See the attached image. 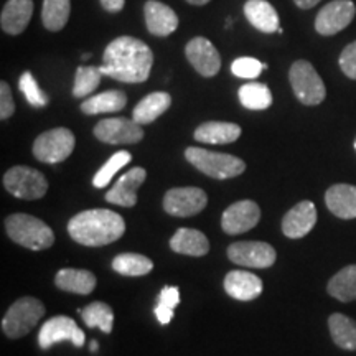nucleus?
<instances>
[{
	"instance_id": "f257e3e1",
	"label": "nucleus",
	"mask_w": 356,
	"mask_h": 356,
	"mask_svg": "<svg viewBox=\"0 0 356 356\" xmlns=\"http://www.w3.org/2000/svg\"><path fill=\"white\" fill-rule=\"evenodd\" d=\"M154 65V53L147 43L134 37H119L106 47L101 73L121 83H144Z\"/></svg>"
},
{
	"instance_id": "f03ea898",
	"label": "nucleus",
	"mask_w": 356,
	"mask_h": 356,
	"mask_svg": "<svg viewBox=\"0 0 356 356\" xmlns=\"http://www.w3.org/2000/svg\"><path fill=\"white\" fill-rule=\"evenodd\" d=\"M68 233L73 241L83 246H108L126 233V222L118 213L97 208V210L81 211L71 218Z\"/></svg>"
},
{
	"instance_id": "7ed1b4c3",
	"label": "nucleus",
	"mask_w": 356,
	"mask_h": 356,
	"mask_svg": "<svg viewBox=\"0 0 356 356\" xmlns=\"http://www.w3.org/2000/svg\"><path fill=\"white\" fill-rule=\"evenodd\" d=\"M7 234L12 241L32 251H43L53 246L55 234L47 222L25 213L10 215L6 221Z\"/></svg>"
},
{
	"instance_id": "20e7f679",
	"label": "nucleus",
	"mask_w": 356,
	"mask_h": 356,
	"mask_svg": "<svg viewBox=\"0 0 356 356\" xmlns=\"http://www.w3.org/2000/svg\"><path fill=\"white\" fill-rule=\"evenodd\" d=\"M185 159L204 175L218 178V180L234 178L246 170V163L239 157L229 154L211 152V150L200 149V147H188L185 150Z\"/></svg>"
},
{
	"instance_id": "39448f33",
	"label": "nucleus",
	"mask_w": 356,
	"mask_h": 356,
	"mask_svg": "<svg viewBox=\"0 0 356 356\" xmlns=\"http://www.w3.org/2000/svg\"><path fill=\"white\" fill-rule=\"evenodd\" d=\"M44 315V305L35 297H22L7 310L2 320V330L8 338L17 340L29 335Z\"/></svg>"
},
{
	"instance_id": "423d86ee",
	"label": "nucleus",
	"mask_w": 356,
	"mask_h": 356,
	"mask_svg": "<svg viewBox=\"0 0 356 356\" xmlns=\"http://www.w3.org/2000/svg\"><path fill=\"white\" fill-rule=\"evenodd\" d=\"M289 81H291L293 95L302 104L318 106L320 102L325 101L327 88H325L323 79L320 78L317 70L309 61H296L289 71Z\"/></svg>"
},
{
	"instance_id": "0eeeda50",
	"label": "nucleus",
	"mask_w": 356,
	"mask_h": 356,
	"mask_svg": "<svg viewBox=\"0 0 356 356\" xmlns=\"http://www.w3.org/2000/svg\"><path fill=\"white\" fill-rule=\"evenodd\" d=\"M74 134L66 127H56L51 131L40 134L37 140L33 142V155L40 162L44 163H58L63 162L73 154Z\"/></svg>"
},
{
	"instance_id": "6e6552de",
	"label": "nucleus",
	"mask_w": 356,
	"mask_h": 356,
	"mask_svg": "<svg viewBox=\"0 0 356 356\" xmlns=\"http://www.w3.org/2000/svg\"><path fill=\"white\" fill-rule=\"evenodd\" d=\"M3 186L13 197L22 200H40L48 190V181L42 172L32 167H12L3 175Z\"/></svg>"
},
{
	"instance_id": "1a4fd4ad",
	"label": "nucleus",
	"mask_w": 356,
	"mask_h": 356,
	"mask_svg": "<svg viewBox=\"0 0 356 356\" xmlns=\"http://www.w3.org/2000/svg\"><path fill=\"white\" fill-rule=\"evenodd\" d=\"M95 136L96 139L104 142V144H139L144 139V129L134 119L113 118L97 122L95 127Z\"/></svg>"
},
{
	"instance_id": "9d476101",
	"label": "nucleus",
	"mask_w": 356,
	"mask_h": 356,
	"mask_svg": "<svg viewBox=\"0 0 356 356\" xmlns=\"http://www.w3.org/2000/svg\"><path fill=\"white\" fill-rule=\"evenodd\" d=\"M68 340L78 348L84 345V333L81 328L78 327L73 318L66 317V315H56L43 323L38 333V345L40 348L48 350L58 341Z\"/></svg>"
},
{
	"instance_id": "9b49d317",
	"label": "nucleus",
	"mask_w": 356,
	"mask_h": 356,
	"mask_svg": "<svg viewBox=\"0 0 356 356\" xmlns=\"http://www.w3.org/2000/svg\"><path fill=\"white\" fill-rule=\"evenodd\" d=\"M208 197L202 188L197 186H181L172 188L163 198V208L172 216H195L207 208Z\"/></svg>"
},
{
	"instance_id": "f8f14e48",
	"label": "nucleus",
	"mask_w": 356,
	"mask_h": 356,
	"mask_svg": "<svg viewBox=\"0 0 356 356\" xmlns=\"http://www.w3.org/2000/svg\"><path fill=\"white\" fill-rule=\"evenodd\" d=\"M356 7L351 0H332L315 19V30L323 37H332L345 30L355 19Z\"/></svg>"
},
{
	"instance_id": "ddd939ff",
	"label": "nucleus",
	"mask_w": 356,
	"mask_h": 356,
	"mask_svg": "<svg viewBox=\"0 0 356 356\" xmlns=\"http://www.w3.org/2000/svg\"><path fill=\"white\" fill-rule=\"evenodd\" d=\"M228 257L234 264L243 267L267 269L275 262V249L262 241H241L228 248Z\"/></svg>"
},
{
	"instance_id": "4468645a",
	"label": "nucleus",
	"mask_w": 356,
	"mask_h": 356,
	"mask_svg": "<svg viewBox=\"0 0 356 356\" xmlns=\"http://www.w3.org/2000/svg\"><path fill=\"white\" fill-rule=\"evenodd\" d=\"M261 220V208L252 200H241L228 207L221 216V228L228 234H243Z\"/></svg>"
},
{
	"instance_id": "2eb2a0df",
	"label": "nucleus",
	"mask_w": 356,
	"mask_h": 356,
	"mask_svg": "<svg viewBox=\"0 0 356 356\" xmlns=\"http://www.w3.org/2000/svg\"><path fill=\"white\" fill-rule=\"evenodd\" d=\"M185 55L195 70L204 78H213L221 68V56L210 40L195 37L186 43Z\"/></svg>"
},
{
	"instance_id": "dca6fc26",
	"label": "nucleus",
	"mask_w": 356,
	"mask_h": 356,
	"mask_svg": "<svg viewBox=\"0 0 356 356\" xmlns=\"http://www.w3.org/2000/svg\"><path fill=\"white\" fill-rule=\"evenodd\" d=\"M315 222H317V208L309 200H304L286 213L282 220V233L291 239H300L314 229Z\"/></svg>"
},
{
	"instance_id": "f3484780",
	"label": "nucleus",
	"mask_w": 356,
	"mask_h": 356,
	"mask_svg": "<svg viewBox=\"0 0 356 356\" xmlns=\"http://www.w3.org/2000/svg\"><path fill=\"white\" fill-rule=\"evenodd\" d=\"M147 172L142 167H134L115 181V185L106 193V202L118 207L132 208L137 203V190L145 181Z\"/></svg>"
},
{
	"instance_id": "a211bd4d",
	"label": "nucleus",
	"mask_w": 356,
	"mask_h": 356,
	"mask_svg": "<svg viewBox=\"0 0 356 356\" xmlns=\"http://www.w3.org/2000/svg\"><path fill=\"white\" fill-rule=\"evenodd\" d=\"M147 30L155 37H168L178 29V17L165 3L149 0L144 6Z\"/></svg>"
},
{
	"instance_id": "6ab92c4d",
	"label": "nucleus",
	"mask_w": 356,
	"mask_h": 356,
	"mask_svg": "<svg viewBox=\"0 0 356 356\" xmlns=\"http://www.w3.org/2000/svg\"><path fill=\"white\" fill-rule=\"evenodd\" d=\"M33 15V0H7L0 15L2 30L8 35L25 32Z\"/></svg>"
},
{
	"instance_id": "aec40b11",
	"label": "nucleus",
	"mask_w": 356,
	"mask_h": 356,
	"mask_svg": "<svg viewBox=\"0 0 356 356\" xmlns=\"http://www.w3.org/2000/svg\"><path fill=\"white\" fill-rule=\"evenodd\" d=\"M225 291L236 300H254L262 293V280L246 270H231L225 277Z\"/></svg>"
},
{
	"instance_id": "412c9836",
	"label": "nucleus",
	"mask_w": 356,
	"mask_h": 356,
	"mask_svg": "<svg viewBox=\"0 0 356 356\" xmlns=\"http://www.w3.org/2000/svg\"><path fill=\"white\" fill-rule=\"evenodd\" d=\"M325 203L332 215L341 220L356 218V186L348 184L332 185L325 193Z\"/></svg>"
},
{
	"instance_id": "4be33fe9",
	"label": "nucleus",
	"mask_w": 356,
	"mask_h": 356,
	"mask_svg": "<svg viewBox=\"0 0 356 356\" xmlns=\"http://www.w3.org/2000/svg\"><path fill=\"white\" fill-rule=\"evenodd\" d=\"M244 15L262 33H274L280 29L277 10L267 0H248L244 3Z\"/></svg>"
},
{
	"instance_id": "5701e85b",
	"label": "nucleus",
	"mask_w": 356,
	"mask_h": 356,
	"mask_svg": "<svg viewBox=\"0 0 356 356\" xmlns=\"http://www.w3.org/2000/svg\"><path fill=\"white\" fill-rule=\"evenodd\" d=\"M170 249L178 254L186 256H204L210 251V241L202 231L180 228L170 239Z\"/></svg>"
},
{
	"instance_id": "b1692460",
	"label": "nucleus",
	"mask_w": 356,
	"mask_h": 356,
	"mask_svg": "<svg viewBox=\"0 0 356 356\" xmlns=\"http://www.w3.org/2000/svg\"><path fill=\"white\" fill-rule=\"evenodd\" d=\"M239 136H241V127L233 122H204L195 131V140L215 145L231 144L238 140Z\"/></svg>"
},
{
	"instance_id": "393cba45",
	"label": "nucleus",
	"mask_w": 356,
	"mask_h": 356,
	"mask_svg": "<svg viewBox=\"0 0 356 356\" xmlns=\"http://www.w3.org/2000/svg\"><path fill=\"white\" fill-rule=\"evenodd\" d=\"M55 284L60 291L78 293V296H88L95 291L96 277L95 274L84 269H73V267H66L56 274Z\"/></svg>"
},
{
	"instance_id": "a878e982",
	"label": "nucleus",
	"mask_w": 356,
	"mask_h": 356,
	"mask_svg": "<svg viewBox=\"0 0 356 356\" xmlns=\"http://www.w3.org/2000/svg\"><path fill=\"white\" fill-rule=\"evenodd\" d=\"M170 104L172 97L168 92H150V95H147L144 99L139 101V104L136 106V109H134L132 113V119L136 122H139L140 126L150 124L165 113V111L170 108Z\"/></svg>"
},
{
	"instance_id": "bb28decb",
	"label": "nucleus",
	"mask_w": 356,
	"mask_h": 356,
	"mask_svg": "<svg viewBox=\"0 0 356 356\" xmlns=\"http://www.w3.org/2000/svg\"><path fill=\"white\" fill-rule=\"evenodd\" d=\"M127 104L126 92L119 91V89H113V91H104L99 95L88 97L81 104V111L84 114L96 115V114H106V113H118L122 111Z\"/></svg>"
},
{
	"instance_id": "cd10ccee",
	"label": "nucleus",
	"mask_w": 356,
	"mask_h": 356,
	"mask_svg": "<svg viewBox=\"0 0 356 356\" xmlns=\"http://www.w3.org/2000/svg\"><path fill=\"white\" fill-rule=\"evenodd\" d=\"M328 330L338 348L356 351V322L343 314H333L328 317Z\"/></svg>"
},
{
	"instance_id": "c85d7f7f",
	"label": "nucleus",
	"mask_w": 356,
	"mask_h": 356,
	"mask_svg": "<svg viewBox=\"0 0 356 356\" xmlns=\"http://www.w3.org/2000/svg\"><path fill=\"white\" fill-rule=\"evenodd\" d=\"M327 292L340 302L356 300V264L346 266L328 280Z\"/></svg>"
},
{
	"instance_id": "c756f323",
	"label": "nucleus",
	"mask_w": 356,
	"mask_h": 356,
	"mask_svg": "<svg viewBox=\"0 0 356 356\" xmlns=\"http://www.w3.org/2000/svg\"><path fill=\"white\" fill-rule=\"evenodd\" d=\"M71 13V0H43L42 20L44 29L60 32L68 24Z\"/></svg>"
},
{
	"instance_id": "7c9ffc66",
	"label": "nucleus",
	"mask_w": 356,
	"mask_h": 356,
	"mask_svg": "<svg viewBox=\"0 0 356 356\" xmlns=\"http://www.w3.org/2000/svg\"><path fill=\"white\" fill-rule=\"evenodd\" d=\"M113 269L115 273L127 275V277H139L149 274L154 269V262L149 257L136 254V252H124L114 257Z\"/></svg>"
},
{
	"instance_id": "2f4dec72",
	"label": "nucleus",
	"mask_w": 356,
	"mask_h": 356,
	"mask_svg": "<svg viewBox=\"0 0 356 356\" xmlns=\"http://www.w3.org/2000/svg\"><path fill=\"white\" fill-rule=\"evenodd\" d=\"M81 317L89 328H99L104 333H111L114 327V312L104 302H92L79 310Z\"/></svg>"
},
{
	"instance_id": "473e14b6",
	"label": "nucleus",
	"mask_w": 356,
	"mask_h": 356,
	"mask_svg": "<svg viewBox=\"0 0 356 356\" xmlns=\"http://www.w3.org/2000/svg\"><path fill=\"white\" fill-rule=\"evenodd\" d=\"M239 101L246 109L264 111L273 104V92L264 83H248L239 88Z\"/></svg>"
},
{
	"instance_id": "72a5a7b5",
	"label": "nucleus",
	"mask_w": 356,
	"mask_h": 356,
	"mask_svg": "<svg viewBox=\"0 0 356 356\" xmlns=\"http://www.w3.org/2000/svg\"><path fill=\"white\" fill-rule=\"evenodd\" d=\"M101 70L96 66H79L74 76L73 96L74 97H86L95 92L101 83Z\"/></svg>"
},
{
	"instance_id": "f704fd0d",
	"label": "nucleus",
	"mask_w": 356,
	"mask_h": 356,
	"mask_svg": "<svg viewBox=\"0 0 356 356\" xmlns=\"http://www.w3.org/2000/svg\"><path fill=\"white\" fill-rule=\"evenodd\" d=\"M131 159L132 155L126 152V150H121V152L114 154L113 157H111L108 162L99 168V172L96 173L95 178H92V185H95L96 188H104V186H108L115 173L121 170V168L126 167L127 163L131 162Z\"/></svg>"
},
{
	"instance_id": "c9c22d12",
	"label": "nucleus",
	"mask_w": 356,
	"mask_h": 356,
	"mask_svg": "<svg viewBox=\"0 0 356 356\" xmlns=\"http://www.w3.org/2000/svg\"><path fill=\"white\" fill-rule=\"evenodd\" d=\"M19 88L24 92L26 101L33 106V108H43L48 104V96L40 89L37 79L33 78V74L30 71H25L19 79Z\"/></svg>"
},
{
	"instance_id": "e433bc0d",
	"label": "nucleus",
	"mask_w": 356,
	"mask_h": 356,
	"mask_svg": "<svg viewBox=\"0 0 356 356\" xmlns=\"http://www.w3.org/2000/svg\"><path fill=\"white\" fill-rule=\"evenodd\" d=\"M266 68H267V65L257 61L256 58L243 56V58H238V60L233 61V65H231V73H233L234 76L243 78V79H254L259 76V74L262 73V70H266Z\"/></svg>"
},
{
	"instance_id": "4c0bfd02",
	"label": "nucleus",
	"mask_w": 356,
	"mask_h": 356,
	"mask_svg": "<svg viewBox=\"0 0 356 356\" xmlns=\"http://www.w3.org/2000/svg\"><path fill=\"white\" fill-rule=\"evenodd\" d=\"M338 63H340V68L345 73V76L356 81V40L343 48Z\"/></svg>"
},
{
	"instance_id": "58836bf2",
	"label": "nucleus",
	"mask_w": 356,
	"mask_h": 356,
	"mask_svg": "<svg viewBox=\"0 0 356 356\" xmlns=\"http://www.w3.org/2000/svg\"><path fill=\"white\" fill-rule=\"evenodd\" d=\"M13 113H15V102H13L10 86L6 81H2L0 83V119L6 121V119L12 118Z\"/></svg>"
},
{
	"instance_id": "ea45409f",
	"label": "nucleus",
	"mask_w": 356,
	"mask_h": 356,
	"mask_svg": "<svg viewBox=\"0 0 356 356\" xmlns=\"http://www.w3.org/2000/svg\"><path fill=\"white\" fill-rule=\"evenodd\" d=\"M180 304V291L177 287H163L159 296L157 305L167 307V309L175 310V307Z\"/></svg>"
},
{
	"instance_id": "a19ab883",
	"label": "nucleus",
	"mask_w": 356,
	"mask_h": 356,
	"mask_svg": "<svg viewBox=\"0 0 356 356\" xmlns=\"http://www.w3.org/2000/svg\"><path fill=\"white\" fill-rule=\"evenodd\" d=\"M102 8L109 13H118L121 12L124 6H126V0H99Z\"/></svg>"
},
{
	"instance_id": "79ce46f5",
	"label": "nucleus",
	"mask_w": 356,
	"mask_h": 356,
	"mask_svg": "<svg viewBox=\"0 0 356 356\" xmlns=\"http://www.w3.org/2000/svg\"><path fill=\"white\" fill-rule=\"evenodd\" d=\"M155 317H157V320L162 325H168L173 318V310L167 309V307L157 305V307H155Z\"/></svg>"
},
{
	"instance_id": "37998d69",
	"label": "nucleus",
	"mask_w": 356,
	"mask_h": 356,
	"mask_svg": "<svg viewBox=\"0 0 356 356\" xmlns=\"http://www.w3.org/2000/svg\"><path fill=\"white\" fill-rule=\"evenodd\" d=\"M318 2L320 0H293V3L299 8H302V10H309V8L317 6Z\"/></svg>"
},
{
	"instance_id": "c03bdc74",
	"label": "nucleus",
	"mask_w": 356,
	"mask_h": 356,
	"mask_svg": "<svg viewBox=\"0 0 356 356\" xmlns=\"http://www.w3.org/2000/svg\"><path fill=\"white\" fill-rule=\"evenodd\" d=\"M186 2L191 3V6H207V3L211 2V0H186Z\"/></svg>"
},
{
	"instance_id": "a18cd8bd",
	"label": "nucleus",
	"mask_w": 356,
	"mask_h": 356,
	"mask_svg": "<svg viewBox=\"0 0 356 356\" xmlns=\"http://www.w3.org/2000/svg\"><path fill=\"white\" fill-rule=\"evenodd\" d=\"M89 350H91L92 353H95V351H97V341L96 340H92L91 343H89Z\"/></svg>"
},
{
	"instance_id": "49530a36",
	"label": "nucleus",
	"mask_w": 356,
	"mask_h": 356,
	"mask_svg": "<svg viewBox=\"0 0 356 356\" xmlns=\"http://www.w3.org/2000/svg\"><path fill=\"white\" fill-rule=\"evenodd\" d=\"M353 145H355V152H356V137H355V144Z\"/></svg>"
}]
</instances>
